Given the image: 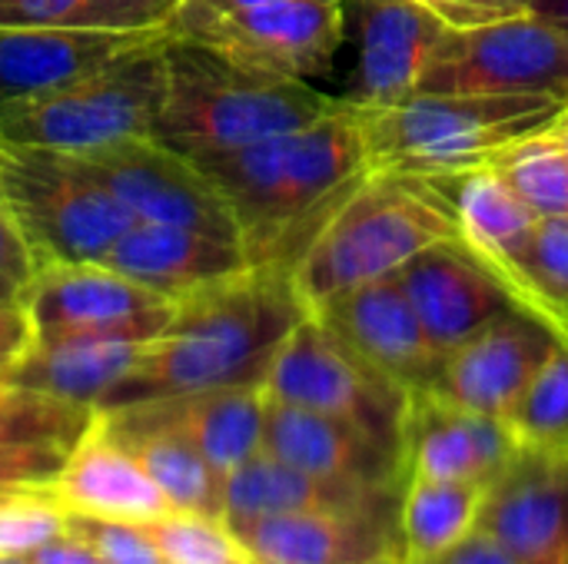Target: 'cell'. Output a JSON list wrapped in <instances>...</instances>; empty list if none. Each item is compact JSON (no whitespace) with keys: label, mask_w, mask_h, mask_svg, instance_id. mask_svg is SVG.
I'll return each instance as SVG.
<instances>
[{"label":"cell","mask_w":568,"mask_h":564,"mask_svg":"<svg viewBox=\"0 0 568 564\" xmlns=\"http://www.w3.org/2000/svg\"><path fill=\"white\" fill-rule=\"evenodd\" d=\"M230 203L250 266L290 269L369 170L356 106L193 160Z\"/></svg>","instance_id":"cell-1"},{"label":"cell","mask_w":568,"mask_h":564,"mask_svg":"<svg viewBox=\"0 0 568 564\" xmlns=\"http://www.w3.org/2000/svg\"><path fill=\"white\" fill-rule=\"evenodd\" d=\"M306 312L293 273L276 266H250L233 279L200 289L176 302L170 326L146 346L136 369L100 409L263 386L276 349Z\"/></svg>","instance_id":"cell-2"},{"label":"cell","mask_w":568,"mask_h":564,"mask_svg":"<svg viewBox=\"0 0 568 564\" xmlns=\"http://www.w3.org/2000/svg\"><path fill=\"white\" fill-rule=\"evenodd\" d=\"M166 96L153 140L186 160L240 150L336 113L346 100L290 80L240 66L186 37L163 40Z\"/></svg>","instance_id":"cell-3"},{"label":"cell","mask_w":568,"mask_h":564,"mask_svg":"<svg viewBox=\"0 0 568 564\" xmlns=\"http://www.w3.org/2000/svg\"><path fill=\"white\" fill-rule=\"evenodd\" d=\"M459 239L449 196L419 176L366 170L293 266L306 309L399 273L416 253Z\"/></svg>","instance_id":"cell-4"},{"label":"cell","mask_w":568,"mask_h":564,"mask_svg":"<svg viewBox=\"0 0 568 564\" xmlns=\"http://www.w3.org/2000/svg\"><path fill=\"white\" fill-rule=\"evenodd\" d=\"M566 113V96L549 93H416L396 106L356 110L369 170L419 180L486 166Z\"/></svg>","instance_id":"cell-5"},{"label":"cell","mask_w":568,"mask_h":564,"mask_svg":"<svg viewBox=\"0 0 568 564\" xmlns=\"http://www.w3.org/2000/svg\"><path fill=\"white\" fill-rule=\"evenodd\" d=\"M163 40L166 33L60 90L0 103V143L87 153L153 136L166 96Z\"/></svg>","instance_id":"cell-6"},{"label":"cell","mask_w":568,"mask_h":564,"mask_svg":"<svg viewBox=\"0 0 568 564\" xmlns=\"http://www.w3.org/2000/svg\"><path fill=\"white\" fill-rule=\"evenodd\" d=\"M0 199L43 263H103L136 223L67 153L0 143Z\"/></svg>","instance_id":"cell-7"},{"label":"cell","mask_w":568,"mask_h":564,"mask_svg":"<svg viewBox=\"0 0 568 564\" xmlns=\"http://www.w3.org/2000/svg\"><path fill=\"white\" fill-rule=\"evenodd\" d=\"M260 389L273 402L359 425L363 432L403 452L413 392L369 366L313 312H306L283 339Z\"/></svg>","instance_id":"cell-8"},{"label":"cell","mask_w":568,"mask_h":564,"mask_svg":"<svg viewBox=\"0 0 568 564\" xmlns=\"http://www.w3.org/2000/svg\"><path fill=\"white\" fill-rule=\"evenodd\" d=\"M419 93H549L568 100V30L536 10L446 27Z\"/></svg>","instance_id":"cell-9"},{"label":"cell","mask_w":568,"mask_h":564,"mask_svg":"<svg viewBox=\"0 0 568 564\" xmlns=\"http://www.w3.org/2000/svg\"><path fill=\"white\" fill-rule=\"evenodd\" d=\"M163 33L213 47L260 73L313 80L333 66L346 40V13L339 0H293L226 13L183 3Z\"/></svg>","instance_id":"cell-10"},{"label":"cell","mask_w":568,"mask_h":564,"mask_svg":"<svg viewBox=\"0 0 568 564\" xmlns=\"http://www.w3.org/2000/svg\"><path fill=\"white\" fill-rule=\"evenodd\" d=\"M87 170L136 223L186 226L220 239H240L236 216L213 180L176 150L153 136L120 140L113 146L67 153Z\"/></svg>","instance_id":"cell-11"},{"label":"cell","mask_w":568,"mask_h":564,"mask_svg":"<svg viewBox=\"0 0 568 564\" xmlns=\"http://www.w3.org/2000/svg\"><path fill=\"white\" fill-rule=\"evenodd\" d=\"M20 299L33 339L110 336L153 342L176 312V302L103 263H43Z\"/></svg>","instance_id":"cell-12"},{"label":"cell","mask_w":568,"mask_h":564,"mask_svg":"<svg viewBox=\"0 0 568 564\" xmlns=\"http://www.w3.org/2000/svg\"><path fill=\"white\" fill-rule=\"evenodd\" d=\"M562 339L549 319L519 306L449 349L433 392L506 422Z\"/></svg>","instance_id":"cell-13"},{"label":"cell","mask_w":568,"mask_h":564,"mask_svg":"<svg viewBox=\"0 0 568 564\" xmlns=\"http://www.w3.org/2000/svg\"><path fill=\"white\" fill-rule=\"evenodd\" d=\"M310 312L403 389L426 392L436 386L446 356L429 339L396 273L353 286Z\"/></svg>","instance_id":"cell-14"},{"label":"cell","mask_w":568,"mask_h":564,"mask_svg":"<svg viewBox=\"0 0 568 564\" xmlns=\"http://www.w3.org/2000/svg\"><path fill=\"white\" fill-rule=\"evenodd\" d=\"M356 30V70L343 96L356 110L396 106L419 93L446 17L419 0H339Z\"/></svg>","instance_id":"cell-15"},{"label":"cell","mask_w":568,"mask_h":564,"mask_svg":"<svg viewBox=\"0 0 568 564\" xmlns=\"http://www.w3.org/2000/svg\"><path fill=\"white\" fill-rule=\"evenodd\" d=\"M476 529L519 564H568V455L516 449L486 485Z\"/></svg>","instance_id":"cell-16"},{"label":"cell","mask_w":568,"mask_h":564,"mask_svg":"<svg viewBox=\"0 0 568 564\" xmlns=\"http://www.w3.org/2000/svg\"><path fill=\"white\" fill-rule=\"evenodd\" d=\"M396 276L443 356L493 319L523 306L506 279L463 239L416 253Z\"/></svg>","instance_id":"cell-17"},{"label":"cell","mask_w":568,"mask_h":564,"mask_svg":"<svg viewBox=\"0 0 568 564\" xmlns=\"http://www.w3.org/2000/svg\"><path fill=\"white\" fill-rule=\"evenodd\" d=\"M233 535L253 564H406L399 509L273 515Z\"/></svg>","instance_id":"cell-18"},{"label":"cell","mask_w":568,"mask_h":564,"mask_svg":"<svg viewBox=\"0 0 568 564\" xmlns=\"http://www.w3.org/2000/svg\"><path fill=\"white\" fill-rule=\"evenodd\" d=\"M503 419L463 409L439 392H413L403 429L406 479H443L486 489L516 455Z\"/></svg>","instance_id":"cell-19"},{"label":"cell","mask_w":568,"mask_h":564,"mask_svg":"<svg viewBox=\"0 0 568 564\" xmlns=\"http://www.w3.org/2000/svg\"><path fill=\"white\" fill-rule=\"evenodd\" d=\"M263 449L310 475L366 485V489H403L406 459L399 449L343 419L283 406L266 399Z\"/></svg>","instance_id":"cell-20"},{"label":"cell","mask_w":568,"mask_h":564,"mask_svg":"<svg viewBox=\"0 0 568 564\" xmlns=\"http://www.w3.org/2000/svg\"><path fill=\"white\" fill-rule=\"evenodd\" d=\"M113 273L180 302L200 289L233 279L250 269L243 243L220 239L186 226L133 223L103 256Z\"/></svg>","instance_id":"cell-21"},{"label":"cell","mask_w":568,"mask_h":564,"mask_svg":"<svg viewBox=\"0 0 568 564\" xmlns=\"http://www.w3.org/2000/svg\"><path fill=\"white\" fill-rule=\"evenodd\" d=\"M163 30L97 27H23L0 30V103L40 96L77 83L123 53L156 40Z\"/></svg>","instance_id":"cell-22"},{"label":"cell","mask_w":568,"mask_h":564,"mask_svg":"<svg viewBox=\"0 0 568 564\" xmlns=\"http://www.w3.org/2000/svg\"><path fill=\"white\" fill-rule=\"evenodd\" d=\"M403 489H366L310 475L266 449L223 479V522L230 532L273 515L336 509H399Z\"/></svg>","instance_id":"cell-23"},{"label":"cell","mask_w":568,"mask_h":564,"mask_svg":"<svg viewBox=\"0 0 568 564\" xmlns=\"http://www.w3.org/2000/svg\"><path fill=\"white\" fill-rule=\"evenodd\" d=\"M53 492L73 515L116 519L133 525L176 512L156 482L143 472L136 455L110 435L103 416H97L90 432L67 455Z\"/></svg>","instance_id":"cell-24"},{"label":"cell","mask_w":568,"mask_h":564,"mask_svg":"<svg viewBox=\"0 0 568 564\" xmlns=\"http://www.w3.org/2000/svg\"><path fill=\"white\" fill-rule=\"evenodd\" d=\"M146 422L166 425L190 439L200 455L226 479L246 459L263 452V422H266V396L260 386H233L210 389L170 399H150L120 406Z\"/></svg>","instance_id":"cell-25"},{"label":"cell","mask_w":568,"mask_h":564,"mask_svg":"<svg viewBox=\"0 0 568 564\" xmlns=\"http://www.w3.org/2000/svg\"><path fill=\"white\" fill-rule=\"evenodd\" d=\"M150 342L110 336H57L33 339L3 382L100 409L136 369Z\"/></svg>","instance_id":"cell-26"},{"label":"cell","mask_w":568,"mask_h":564,"mask_svg":"<svg viewBox=\"0 0 568 564\" xmlns=\"http://www.w3.org/2000/svg\"><path fill=\"white\" fill-rule=\"evenodd\" d=\"M110 435L126 445L176 512L223 519V475L180 432L126 409H100Z\"/></svg>","instance_id":"cell-27"},{"label":"cell","mask_w":568,"mask_h":564,"mask_svg":"<svg viewBox=\"0 0 568 564\" xmlns=\"http://www.w3.org/2000/svg\"><path fill=\"white\" fill-rule=\"evenodd\" d=\"M429 183H436L449 196L459 223V239L493 269L509 263L542 219L493 163Z\"/></svg>","instance_id":"cell-28"},{"label":"cell","mask_w":568,"mask_h":564,"mask_svg":"<svg viewBox=\"0 0 568 564\" xmlns=\"http://www.w3.org/2000/svg\"><path fill=\"white\" fill-rule=\"evenodd\" d=\"M479 485L443 482V479H406L399 502V532L406 564L439 555L479 525L483 509Z\"/></svg>","instance_id":"cell-29"},{"label":"cell","mask_w":568,"mask_h":564,"mask_svg":"<svg viewBox=\"0 0 568 564\" xmlns=\"http://www.w3.org/2000/svg\"><path fill=\"white\" fill-rule=\"evenodd\" d=\"M516 299L568 339V213L542 216L519 253L496 269Z\"/></svg>","instance_id":"cell-30"},{"label":"cell","mask_w":568,"mask_h":564,"mask_svg":"<svg viewBox=\"0 0 568 564\" xmlns=\"http://www.w3.org/2000/svg\"><path fill=\"white\" fill-rule=\"evenodd\" d=\"M100 409L63 402L0 379V449L47 445L73 452V445L90 432Z\"/></svg>","instance_id":"cell-31"},{"label":"cell","mask_w":568,"mask_h":564,"mask_svg":"<svg viewBox=\"0 0 568 564\" xmlns=\"http://www.w3.org/2000/svg\"><path fill=\"white\" fill-rule=\"evenodd\" d=\"M506 425L519 449L568 455V339L542 362Z\"/></svg>","instance_id":"cell-32"},{"label":"cell","mask_w":568,"mask_h":564,"mask_svg":"<svg viewBox=\"0 0 568 564\" xmlns=\"http://www.w3.org/2000/svg\"><path fill=\"white\" fill-rule=\"evenodd\" d=\"M493 166L539 216L568 213V150L559 123L513 143L493 160Z\"/></svg>","instance_id":"cell-33"},{"label":"cell","mask_w":568,"mask_h":564,"mask_svg":"<svg viewBox=\"0 0 568 564\" xmlns=\"http://www.w3.org/2000/svg\"><path fill=\"white\" fill-rule=\"evenodd\" d=\"M143 535L163 555L166 564H240L250 562L236 535L223 519L196 512H166L160 519L140 522Z\"/></svg>","instance_id":"cell-34"},{"label":"cell","mask_w":568,"mask_h":564,"mask_svg":"<svg viewBox=\"0 0 568 564\" xmlns=\"http://www.w3.org/2000/svg\"><path fill=\"white\" fill-rule=\"evenodd\" d=\"M70 529V512L53 485H20L0 492V558H30Z\"/></svg>","instance_id":"cell-35"},{"label":"cell","mask_w":568,"mask_h":564,"mask_svg":"<svg viewBox=\"0 0 568 564\" xmlns=\"http://www.w3.org/2000/svg\"><path fill=\"white\" fill-rule=\"evenodd\" d=\"M70 532H77L103 558V564H166L153 542L143 535V529L133 522L70 512Z\"/></svg>","instance_id":"cell-36"},{"label":"cell","mask_w":568,"mask_h":564,"mask_svg":"<svg viewBox=\"0 0 568 564\" xmlns=\"http://www.w3.org/2000/svg\"><path fill=\"white\" fill-rule=\"evenodd\" d=\"M23 27H100L93 0H0V30Z\"/></svg>","instance_id":"cell-37"},{"label":"cell","mask_w":568,"mask_h":564,"mask_svg":"<svg viewBox=\"0 0 568 564\" xmlns=\"http://www.w3.org/2000/svg\"><path fill=\"white\" fill-rule=\"evenodd\" d=\"M70 452L47 445L0 449V492L20 485H53Z\"/></svg>","instance_id":"cell-38"},{"label":"cell","mask_w":568,"mask_h":564,"mask_svg":"<svg viewBox=\"0 0 568 564\" xmlns=\"http://www.w3.org/2000/svg\"><path fill=\"white\" fill-rule=\"evenodd\" d=\"M103 30H166L183 0H93Z\"/></svg>","instance_id":"cell-39"},{"label":"cell","mask_w":568,"mask_h":564,"mask_svg":"<svg viewBox=\"0 0 568 564\" xmlns=\"http://www.w3.org/2000/svg\"><path fill=\"white\" fill-rule=\"evenodd\" d=\"M40 269V256L30 246L23 226L17 223V216L10 213V206L0 199V273H7L10 279H17L20 286H27Z\"/></svg>","instance_id":"cell-40"},{"label":"cell","mask_w":568,"mask_h":564,"mask_svg":"<svg viewBox=\"0 0 568 564\" xmlns=\"http://www.w3.org/2000/svg\"><path fill=\"white\" fill-rule=\"evenodd\" d=\"M33 346V322L23 299H0V379Z\"/></svg>","instance_id":"cell-41"},{"label":"cell","mask_w":568,"mask_h":564,"mask_svg":"<svg viewBox=\"0 0 568 564\" xmlns=\"http://www.w3.org/2000/svg\"><path fill=\"white\" fill-rule=\"evenodd\" d=\"M409 564H519L489 532L483 529H473L466 539H459L456 545L443 548L439 555L433 558H423V562Z\"/></svg>","instance_id":"cell-42"},{"label":"cell","mask_w":568,"mask_h":564,"mask_svg":"<svg viewBox=\"0 0 568 564\" xmlns=\"http://www.w3.org/2000/svg\"><path fill=\"white\" fill-rule=\"evenodd\" d=\"M30 562L33 564H103V558L77 535V532H63V535H57V539H50L43 548H37L33 555H30Z\"/></svg>","instance_id":"cell-43"},{"label":"cell","mask_w":568,"mask_h":564,"mask_svg":"<svg viewBox=\"0 0 568 564\" xmlns=\"http://www.w3.org/2000/svg\"><path fill=\"white\" fill-rule=\"evenodd\" d=\"M419 3H426L436 13H443L449 27H476V23L493 20L486 10L476 7V0H419Z\"/></svg>","instance_id":"cell-44"},{"label":"cell","mask_w":568,"mask_h":564,"mask_svg":"<svg viewBox=\"0 0 568 564\" xmlns=\"http://www.w3.org/2000/svg\"><path fill=\"white\" fill-rule=\"evenodd\" d=\"M479 10H486L493 20L499 17H516V13H529L536 7V0H476Z\"/></svg>","instance_id":"cell-45"},{"label":"cell","mask_w":568,"mask_h":564,"mask_svg":"<svg viewBox=\"0 0 568 564\" xmlns=\"http://www.w3.org/2000/svg\"><path fill=\"white\" fill-rule=\"evenodd\" d=\"M190 7H203V10H253V7H273V3H293V0H183Z\"/></svg>","instance_id":"cell-46"},{"label":"cell","mask_w":568,"mask_h":564,"mask_svg":"<svg viewBox=\"0 0 568 564\" xmlns=\"http://www.w3.org/2000/svg\"><path fill=\"white\" fill-rule=\"evenodd\" d=\"M532 10L542 13V17H549V20H556L559 27L568 30V0H536Z\"/></svg>","instance_id":"cell-47"},{"label":"cell","mask_w":568,"mask_h":564,"mask_svg":"<svg viewBox=\"0 0 568 564\" xmlns=\"http://www.w3.org/2000/svg\"><path fill=\"white\" fill-rule=\"evenodd\" d=\"M23 286L17 279H10L7 273H0V299H20Z\"/></svg>","instance_id":"cell-48"},{"label":"cell","mask_w":568,"mask_h":564,"mask_svg":"<svg viewBox=\"0 0 568 564\" xmlns=\"http://www.w3.org/2000/svg\"><path fill=\"white\" fill-rule=\"evenodd\" d=\"M559 133H562V140H566V150H568V113L559 120Z\"/></svg>","instance_id":"cell-49"},{"label":"cell","mask_w":568,"mask_h":564,"mask_svg":"<svg viewBox=\"0 0 568 564\" xmlns=\"http://www.w3.org/2000/svg\"><path fill=\"white\" fill-rule=\"evenodd\" d=\"M0 564H33L30 558H0Z\"/></svg>","instance_id":"cell-50"},{"label":"cell","mask_w":568,"mask_h":564,"mask_svg":"<svg viewBox=\"0 0 568 564\" xmlns=\"http://www.w3.org/2000/svg\"><path fill=\"white\" fill-rule=\"evenodd\" d=\"M240 564H253V562H240Z\"/></svg>","instance_id":"cell-51"}]
</instances>
